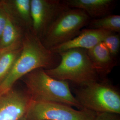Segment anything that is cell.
I'll list each match as a JSON object with an SVG mask.
<instances>
[{
    "label": "cell",
    "mask_w": 120,
    "mask_h": 120,
    "mask_svg": "<svg viewBox=\"0 0 120 120\" xmlns=\"http://www.w3.org/2000/svg\"><path fill=\"white\" fill-rule=\"evenodd\" d=\"M90 19L83 10L68 8L52 23L41 41L49 49L67 42L77 36Z\"/></svg>",
    "instance_id": "5b68a950"
},
{
    "label": "cell",
    "mask_w": 120,
    "mask_h": 120,
    "mask_svg": "<svg viewBox=\"0 0 120 120\" xmlns=\"http://www.w3.org/2000/svg\"><path fill=\"white\" fill-rule=\"evenodd\" d=\"M68 8L63 0H31L32 33L41 40L52 23Z\"/></svg>",
    "instance_id": "52a82bcc"
},
{
    "label": "cell",
    "mask_w": 120,
    "mask_h": 120,
    "mask_svg": "<svg viewBox=\"0 0 120 120\" xmlns=\"http://www.w3.org/2000/svg\"><path fill=\"white\" fill-rule=\"evenodd\" d=\"M115 59L119 54L120 48V34L112 33L104 39L102 42Z\"/></svg>",
    "instance_id": "2e32d148"
},
{
    "label": "cell",
    "mask_w": 120,
    "mask_h": 120,
    "mask_svg": "<svg viewBox=\"0 0 120 120\" xmlns=\"http://www.w3.org/2000/svg\"><path fill=\"white\" fill-rule=\"evenodd\" d=\"M23 77L32 101L61 103L83 109L72 94L68 82L51 77L42 68L36 69Z\"/></svg>",
    "instance_id": "7a4b0ae2"
},
{
    "label": "cell",
    "mask_w": 120,
    "mask_h": 120,
    "mask_svg": "<svg viewBox=\"0 0 120 120\" xmlns=\"http://www.w3.org/2000/svg\"><path fill=\"white\" fill-rule=\"evenodd\" d=\"M27 93L11 89L0 94V120H20L26 117L30 102Z\"/></svg>",
    "instance_id": "ba28073f"
},
{
    "label": "cell",
    "mask_w": 120,
    "mask_h": 120,
    "mask_svg": "<svg viewBox=\"0 0 120 120\" xmlns=\"http://www.w3.org/2000/svg\"><path fill=\"white\" fill-rule=\"evenodd\" d=\"M63 1L69 8L83 10L91 19L112 14L116 2L114 0H65Z\"/></svg>",
    "instance_id": "8fae6325"
},
{
    "label": "cell",
    "mask_w": 120,
    "mask_h": 120,
    "mask_svg": "<svg viewBox=\"0 0 120 120\" xmlns=\"http://www.w3.org/2000/svg\"><path fill=\"white\" fill-rule=\"evenodd\" d=\"M58 54V64L52 69H45L51 77L70 81L80 86L99 81L100 78L88 55L87 50L73 49Z\"/></svg>",
    "instance_id": "3957f363"
},
{
    "label": "cell",
    "mask_w": 120,
    "mask_h": 120,
    "mask_svg": "<svg viewBox=\"0 0 120 120\" xmlns=\"http://www.w3.org/2000/svg\"><path fill=\"white\" fill-rule=\"evenodd\" d=\"M111 33V32L100 29H82L74 38L50 49L56 53L73 49L88 50L102 42L104 39Z\"/></svg>",
    "instance_id": "9c48e42d"
},
{
    "label": "cell",
    "mask_w": 120,
    "mask_h": 120,
    "mask_svg": "<svg viewBox=\"0 0 120 120\" xmlns=\"http://www.w3.org/2000/svg\"><path fill=\"white\" fill-rule=\"evenodd\" d=\"M94 120H120L119 114L101 112L98 113Z\"/></svg>",
    "instance_id": "e0dca14e"
},
{
    "label": "cell",
    "mask_w": 120,
    "mask_h": 120,
    "mask_svg": "<svg viewBox=\"0 0 120 120\" xmlns=\"http://www.w3.org/2000/svg\"><path fill=\"white\" fill-rule=\"evenodd\" d=\"M8 17L6 12L0 3V38L6 26Z\"/></svg>",
    "instance_id": "ac0fdd59"
},
{
    "label": "cell",
    "mask_w": 120,
    "mask_h": 120,
    "mask_svg": "<svg viewBox=\"0 0 120 120\" xmlns=\"http://www.w3.org/2000/svg\"><path fill=\"white\" fill-rule=\"evenodd\" d=\"M97 114L63 104L31 100L26 117L28 120H94Z\"/></svg>",
    "instance_id": "8992f818"
},
{
    "label": "cell",
    "mask_w": 120,
    "mask_h": 120,
    "mask_svg": "<svg viewBox=\"0 0 120 120\" xmlns=\"http://www.w3.org/2000/svg\"><path fill=\"white\" fill-rule=\"evenodd\" d=\"M8 16L6 26L0 38V48L3 50L21 46L23 36L26 32Z\"/></svg>",
    "instance_id": "4fadbf2b"
},
{
    "label": "cell",
    "mask_w": 120,
    "mask_h": 120,
    "mask_svg": "<svg viewBox=\"0 0 120 120\" xmlns=\"http://www.w3.org/2000/svg\"><path fill=\"white\" fill-rule=\"evenodd\" d=\"M0 3L16 24L25 31H31V0H2Z\"/></svg>",
    "instance_id": "30bf717a"
},
{
    "label": "cell",
    "mask_w": 120,
    "mask_h": 120,
    "mask_svg": "<svg viewBox=\"0 0 120 120\" xmlns=\"http://www.w3.org/2000/svg\"><path fill=\"white\" fill-rule=\"evenodd\" d=\"M87 54L100 78L107 76L117 63L103 42L88 50Z\"/></svg>",
    "instance_id": "7c38bea8"
},
{
    "label": "cell",
    "mask_w": 120,
    "mask_h": 120,
    "mask_svg": "<svg viewBox=\"0 0 120 120\" xmlns=\"http://www.w3.org/2000/svg\"><path fill=\"white\" fill-rule=\"evenodd\" d=\"M22 46L13 47L3 50L0 57V85L10 73L21 52Z\"/></svg>",
    "instance_id": "5bb4252c"
},
{
    "label": "cell",
    "mask_w": 120,
    "mask_h": 120,
    "mask_svg": "<svg viewBox=\"0 0 120 120\" xmlns=\"http://www.w3.org/2000/svg\"><path fill=\"white\" fill-rule=\"evenodd\" d=\"M3 50L2 49L0 48V56L1 55V54H2V52H3Z\"/></svg>",
    "instance_id": "d6986e66"
},
{
    "label": "cell",
    "mask_w": 120,
    "mask_h": 120,
    "mask_svg": "<svg viewBox=\"0 0 120 120\" xmlns=\"http://www.w3.org/2000/svg\"><path fill=\"white\" fill-rule=\"evenodd\" d=\"M75 94L82 109L97 113L120 114V92L107 82L99 81L81 86Z\"/></svg>",
    "instance_id": "277c9868"
},
{
    "label": "cell",
    "mask_w": 120,
    "mask_h": 120,
    "mask_svg": "<svg viewBox=\"0 0 120 120\" xmlns=\"http://www.w3.org/2000/svg\"><path fill=\"white\" fill-rule=\"evenodd\" d=\"M87 26L88 29L103 30L120 34V16L112 14L99 18L90 19Z\"/></svg>",
    "instance_id": "9a60e30c"
},
{
    "label": "cell",
    "mask_w": 120,
    "mask_h": 120,
    "mask_svg": "<svg viewBox=\"0 0 120 120\" xmlns=\"http://www.w3.org/2000/svg\"><path fill=\"white\" fill-rule=\"evenodd\" d=\"M60 61L58 53L45 47L31 31L24 33L22 50L10 73L0 85V94L13 88L17 81L36 69H52Z\"/></svg>",
    "instance_id": "6da1fadb"
},
{
    "label": "cell",
    "mask_w": 120,
    "mask_h": 120,
    "mask_svg": "<svg viewBox=\"0 0 120 120\" xmlns=\"http://www.w3.org/2000/svg\"><path fill=\"white\" fill-rule=\"evenodd\" d=\"M28 120L26 118V117H24V118H23L21 120Z\"/></svg>",
    "instance_id": "ffe728a7"
}]
</instances>
